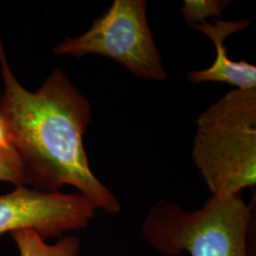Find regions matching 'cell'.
I'll list each match as a JSON object with an SVG mask.
<instances>
[{
    "mask_svg": "<svg viewBox=\"0 0 256 256\" xmlns=\"http://www.w3.org/2000/svg\"><path fill=\"white\" fill-rule=\"evenodd\" d=\"M0 74V115L18 153L25 186L54 192L70 185L98 210L118 214L119 200L93 174L84 146L92 104L68 75L56 68L37 90L28 92L12 74L1 38Z\"/></svg>",
    "mask_w": 256,
    "mask_h": 256,
    "instance_id": "6da1fadb",
    "label": "cell"
},
{
    "mask_svg": "<svg viewBox=\"0 0 256 256\" xmlns=\"http://www.w3.org/2000/svg\"><path fill=\"white\" fill-rule=\"evenodd\" d=\"M192 160L212 196L256 184V88H232L196 119Z\"/></svg>",
    "mask_w": 256,
    "mask_h": 256,
    "instance_id": "7a4b0ae2",
    "label": "cell"
},
{
    "mask_svg": "<svg viewBox=\"0 0 256 256\" xmlns=\"http://www.w3.org/2000/svg\"><path fill=\"white\" fill-rule=\"evenodd\" d=\"M252 206L241 194L210 196L200 209L156 202L142 226L144 241L164 256H248Z\"/></svg>",
    "mask_w": 256,
    "mask_h": 256,
    "instance_id": "3957f363",
    "label": "cell"
},
{
    "mask_svg": "<svg viewBox=\"0 0 256 256\" xmlns=\"http://www.w3.org/2000/svg\"><path fill=\"white\" fill-rule=\"evenodd\" d=\"M146 0H114L84 34L66 37L54 54L101 55L138 78L162 82L168 75L147 20Z\"/></svg>",
    "mask_w": 256,
    "mask_h": 256,
    "instance_id": "277c9868",
    "label": "cell"
},
{
    "mask_svg": "<svg viewBox=\"0 0 256 256\" xmlns=\"http://www.w3.org/2000/svg\"><path fill=\"white\" fill-rule=\"evenodd\" d=\"M97 207L82 194L39 191L16 186L0 194V236L19 230H32L43 238H61L86 228Z\"/></svg>",
    "mask_w": 256,
    "mask_h": 256,
    "instance_id": "5b68a950",
    "label": "cell"
},
{
    "mask_svg": "<svg viewBox=\"0 0 256 256\" xmlns=\"http://www.w3.org/2000/svg\"><path fill=\"white\" fill-rule=\"evenodd\" d=\"M250 25L248 19L225 21L214 19V23L203 22L194 30L202 32L209 37L216 48V56L209 68L200 70H191L187 74L188 80L194 84L225 82L234 88H256V66L244 60L232 61L227 54L225 40L230 36L246 30Z\"/></svg>",
    "mask_w": 256,
    "mask_h": 256,
    "instance_id": "8992f818",
    "label": "cell"
},
{
    "mask_svg": "<svg viewBox=\"0 0 256 256\" xmlns=\"http://www.w3.org/2000/svg\"><path fill=\"white\" fill-rule=\"evenodd\" d=\"M19 256H78L81 250L80 238L64 236L54 244H48L32 230H19L10 232Z\"/></svg>",
    "mask_w": 256,
    "mask_h": 256,
    "instance_id": "52a82bcc",
    "label": "cell"
},
{
    "mask_svg": "<svg viewBox=\"0 0 256 256\" xmlns=\"http://www.w3.org/2000/svg\"><path fill=\"white\" fill-rule=\"evenodd\" d=\"M0 182L25 186L23 166L6 122L0 115Z\"/></svg>",
    "mask_w": 256,
    "mask_h": 256,
    "instance_id": "ba28073f",
    "label": "cell"
},
{
    "mask_svg": "<svg viewBox=\"0 0 256 256\" xmlns=\"http://www.w3.org/2000/svg\"><path fill=\"white\" fill-rule=\"evenodd\" d=\"M229 4V0H184L180 12L184 22L194 28L209 18H221Z\"/></svg>",
    "mask_w": 256,
    "mask_h": 256,
    "instance_id": "9c48e42d",
    "label": "cell"
}]
</instances>
